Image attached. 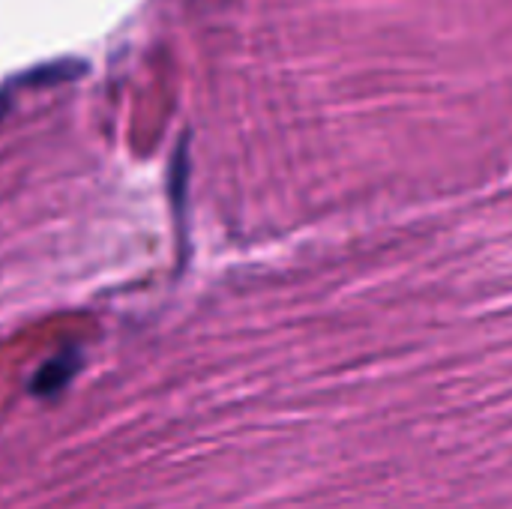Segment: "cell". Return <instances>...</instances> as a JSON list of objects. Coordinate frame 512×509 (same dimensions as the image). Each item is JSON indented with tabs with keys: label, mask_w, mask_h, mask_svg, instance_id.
<instances>
[{
	"label": "cell",
	"mask_w": 512,
	"mask_h": 509,
	"mask_svg": "<svg viewBox=\"0 0 512 509\" xmlns=\"http://www.w3.org/2000/svg\"><path fill=\"white\" fill-rule=\"evenodd\" d=\"M72 375H75V360H72V354L57 357V360H51L48 366L39 369V375H36V381H33V393H39V396H54V393H60V390L72 381Z\"/></svg>",
	"instance_id": "obj_1"
},
{
	"label": "cell",
	"mask_w": 512,
	"mask_h": 509,
	"mask_svg": "<svg viewBox=\"0 0 512 509\" xmlns=\"http://www.w3.org/2000/svg\"><path fill=\"white\" fill-rule=\"evenodd\" d=\"M3 114H6V99L0 96V120H3Z\"/></svg>",
	"instance_id": "obj_2"
}]
</instances>
